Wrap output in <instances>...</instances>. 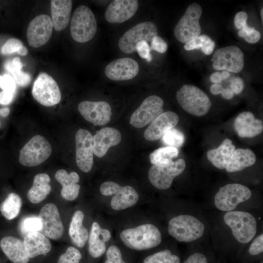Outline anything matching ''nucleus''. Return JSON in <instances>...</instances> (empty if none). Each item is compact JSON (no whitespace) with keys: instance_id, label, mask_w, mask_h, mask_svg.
I'll return each mask as SVG.
<instances>
[{"instance_id":"nucleus-8","label":"nucleus","mask_w":263,"mask_h":263,"mask_svg":"<svg viewBox=\"0 0 263 263\" xmlns=\"http://www.w3.org/2000/svg\"><path fill=\"white\" fill-rule=\"evenodd\" d=\"M186 166V162L183 158L167 164L153 165L149 170V181L157 189H168L173 179L184 171Z\"/></svg>"},{"instance_id":"nucleus-30","label":"nucleus","mask_w":263,"mask_h":263,"mask_svg":"<svg viewBox=\"0 0 263 263\" xmlns=\"http://www.w3.org/2000/svg\"><path fill=\"white\" fill-rule=\"evenodd\" d=\"M235 150V146L229 138H225L215 149L209 150L207 152L208 161L215 168L225 169L228 160Z\"/></svg>"},{"instance_id":"nucleus-16","label":"nucleus","mask_w":263,"mask_h":263,"mask_svg":"<svg viewBox=\"0 0 263 263\" xmlns=\"http://www.w3.org/2000/svg\"><path fill=\"white\" fill-rule=\"evenodd\" d=\"M51 18L41 14L29 23L27 30V39L30 46L38 48L46 44L50 38L53 31Z\"/></svg>"},{"instance_id":"nucleus-6","label":"nucleus","mask_w":263,"mask_h":263,"mask_svg":"<svg viewBox=\"0 0 263 263\" xmlns=\"http://www.w3.org/2000/svg\"><path fill=\"white\" fill-rule=\"evenodd\" d=\"M97 23L92 10L87 6L80 5L74 11L70 24L71 37L75 41L84 43L95 35Z\"/></svg>"},{"instance_id":"nucleus-42","label":"nucleus","mask_w":263,"mask_h":263,"mask_svg":"<svg viewBox=\"0 0 263 263\" xmlns=\"http://www.w3.org/2000/svg\"><path fill=\"white\" fill-rule=\"evenodd\" d=\"M105 253L104 263H128L124 260L120 249L115 245L109 246Z\"/></svg>"},{"instance_id":"nucleus-24","label":"nucleus","mask_w":263,"mask_h":263,"mask_svg":"<svg viewBox=\"0 0 263 263\" xmlns=\"http://www.w3.org/2000/svg\"><path fill=\"white\" fill-rule=\"evenodd\" d=\"M111 238V233L107 229L102 228L96 222L93 223L89 237L88 251L93 258L101 257L106 251L105 243Z\"/></svg>"},{"instance_id":"nucleus-34","label":"nucleus","mask_w":263,"mask_h":263,"mask_svg":"<svg viewBox=\"0 0 263 263\" xmlns=\"http://www.w3.org/2000/svg\"><path fill=\"white\" fill-rule=\"evenodd\" d=\"M23 65L19 57L14 58L12 60L7 61L4 65L5 69L11 74L16 84L20 87L28 86L32 79L29 74L21 71Z\"/></svg>"},{"instance_id":"nucleus-3","label":"nucleus","mask_w":263,"mask_h":263,"mask_svg":"<svg viewBox=\"0 0 263 263\" xmlns=\"http://www.w3.org/2000/svg\"><path fill=\"white\" fill-rule=\"evenodd\" d=\"M205 230L204 223L191 214L175 216L168 224L169 234L181 243H189L199 240L204 235Z\"/></svg>"},{"instance_id":"nucleus-1","label":"nucleus","mask_w":263,"mask_h":263,"mask_svg":"<svg viewBox=\"0 0 263 263\" xmlns=\"http://www.w3.org/2000/svg\"><path fill=\"white\" fill-rule=\"evenodd\" d=\"M120 238L129 248L144 251L155 248L162 242V235L155 225L146 224L122 231Z\"/></svg>"},{"instance_id":"nucleus-59","label":"nucleus","mask_w":263,"mask_h":263,"mask_svg":"<svg viewBox=\"0 0 263 263\" xmlns=\"http://www.w3.org/2000/svg\"><path fill=\"white\" fill-rule=\"evenodd\" d=\"M263 9L262 8L261 9V19H262V22H263Z\"/></svg>"},{"instance_id":"nucleus-9","label":"nucleus","mask_w":263,"mask_h":263,"mask_svg":"<svg viewBox=\"0 0 263 263\" xmlns=\"http://www.w3.org/2000/svg\"><path fill=\"white\" fill-rule=\"evenodd\" d=\"M157 34V28L154 23L142 22L128 30L121 36L118 42L119 48L124 53H133L136 51V46L138 42L151 41Z\"/></svg>"},{"instance_id":"nucleus-58","label":"nucleus","mask_w":263,"mask_h":263,"mask_svg":"<svg viewBox=\"0 0 263 263\" xmlns=\"http://www.w3.org/2000/svg\"><path fill=\"white\" fill-rule=\"evenodd\" d=\"M221 73L223 80L227 79L229 77L230 74V73L227 71L224 70Z\"/></svg>"},{"instance_id":"nucleus-18","label":"nucleus","mask_w":263,"mask_h":263,"mask_svg":"<svg viewBox=\"0 0 263 263\" xmlns=\"http://www.w3.org/2000/svg\"><path fill=\"white\" fill-rule=\"evenodd\" d=\"M78 110L86 120L95 125H105L111 120V107L105 101H83L78 104Z\"/></svg>"},{"instance_id":"nucleus-10","label":"nucleus","mask_w":263,"mask_h":263,"mask_svg":"<svg viewBox=\"0 0 263 263\" xmlns=\"http://www.w3.org/2000/svg\"><path fill=\"white\" fill-rule=\"evenodd\" d=\"M52 147L43 136H33L22 148L19 152V162L25 166H38L50 156Z\"/></svg>"},{"instance_id":"nucleus-46","label":"nucleus","mask_w":263,"mask_h":263,"mask_svg":"<svg viewBox=\"0 0 263 263\" xmlns=\"http://www.w3.org/2000/svg\"><path fill=\"white\" fill-rule=\"evenodd\" d=\"M136 51L139 56L150 62L152 60V56L150 53L151 50L148 43L145 41L138 42L136 46Z\"/></svg>"},{"instance_id":"nucleus-17","label":"nucleus","mask_w":263,"mask_h":263,"mask_svg":"<svg viewBox=\"0 0 263 263\" xmlns=\"http://www.w3.org/2000/svg\"><path fill=\"white\" fill-rule=\"evenodd\" d=\"M75 140L76 164L81 170L88 172L94 161L93 136L89 131L80 129L76 132Z\"/></svg>"},{"instance_id":"nucleus-37","label":"nucleus","mask_w":263,"mask_h":263,"mask_svg":"<svg viewBox=\"0 0 263 263\" xmlns=\"http://www.w3.org/2000/svg\"><path fill=\"white\" fill-rule=\"evenodd\" d=\"M182 260L178 254L166 248L146 256L142 263H181Z\"/></svg>"},{"instance_id":"nucleus-31","label":"nucleus","mask_w":263,"mask_h":263,"mask_svg":"<svg viewBox=\"0 0 263 263\" xmlns=\"http://www.w3.org/2000/svg\"><path fill=\"white\" fill-rule=\"evenodd\" d=\"M50 178L46 173H39L34 178L33 185L27 192L28 200L33 204L43 201L50 193Z\"/></svg>"},{"instance_id":"nucleus-33","label":"nucleus","mask_w":263,"mask_h":263,"mask_svg":"<svg viewBox=\"0 0 263 263\" xmlns=\"http://www.w3.org/2000/svg\"><path fill=\"white\" fill-rule=\"evenodd\" d=\"M249 243L246 251L240 252L236 257L240 263H256L262 259L263 233L256 235Z\"/></svg>"},{"instance_id":"nucleus-22","label":"nucleus","mask_w":263,"mask_h":263,"mask_svg":"<svg viewBox=\"0 0 263 263\" xmlns=\"http://www.w3.org/2000/svg\"><path fill=\"white\" fill-rule=\"evenodd\" d=\"M234 129L241 138H253L261 134L263 130V120L257 118L249 111L239 113L233 123Z\"/></svg>"},{"instance_id":"nucleus-51","label":"nucleus","mask_w":263,"mask_h":263,"mask_svg":"<svg viewBox=\"0 0 263 263\" xmlns=\"http://www.w3.org/2000/svg\"><path fill=\"white\" fill-rule=\"evenodd\" d=\"M215 46L214 41L209 36L205 35L204 45L201 48L203 52L207 55H209L213 52Z\"/></svg>"},{"instance_id":"nucleus-50","label":"nucleus","mask_w":263,"mask_h":263,"mask_svg":"<svg viewBox=\"0 0 263 263\" xmlns=\"http://www.w3.org/2000/svg\"><path fill=\"white\" fill-rule=\"evenodd\" d=\"M244 87V82L240 77H235L231 81L230 89L235 94H238L241 93Z\"/></svg>"},{"instance_id":"nucleus-41","label":"nucleus","mask_w":263,"mask_h":263,"mask_svg":"<svg viewBox=\"0 0 263 263\" xmlns=\"http://www.w3.org/2000/svg\"><path fill=\"white\" fill-rule=\"evenodd\" d=\"M81 259L80 252L75 247L69 246L66 252L60 256L58 263H79Z\"/></svg>"},{"instance_id":"nucleus-14","label":"nucleus","mask_w":263,"mask_h":263,"mask_svg":"<svg viewBox=\"0 0 263 263\" xmlns=\"http://www.w3.org/2000/svg\"><path fill=\"white\" fill-rule=\"evenodd\" d=\"M164 101L156 95L146 98L141 105L132 113L130 123L137 128L150 124L163 113Z\"/></svg>"},{"instance_id":"nucleus-52","label":"nucleus","mask_w":263,"mask_h":263,"mask_svg":"<svg viewBox=\"0 0 263 263\" xmlns=\"http://www.w3.org/2000/svg\"><path fill=\"white\" fill-rule=\"evenodd\" d=\"M15 93L2 91L0 92V104L8 105L13 100Z\"/></svg>"},{"instance_id":"nucleus-48","label":"nucleus","mask_w":263,"mask_h":263,"mask_svg":"<svg viewBox=\"0 0 263 263\" xmlns=\"http://www.w3.org/2000/svg\"><path fill=\"white\" fill-rule=\"evenodd\" d=\"M205 35H202L194 38L185 43L184 48L187 51L199 49L203 46Z\"/></svg>"},{"instance_id":"nucleus-21","label":"nucleus","mask_w":263,"mask_h":263,"mask_svg":"<svg viewBox=\"0 0 263 263\" xmlns=\"http://www.w3.org/2000/svg\"><path fill=\"white\" fill-rule=\"evenodd\" d=\"M179 116L172 111L163 112L149 125L144 133L145 138L153 141L160 139L178 123Z\"/></svg>"},{"instance_id":"nucleus-36","label":"nucleus","mask_w":263,"mask_h":263,"mask_svg":"<svg viewBox=\"0 0 263 263\" xmlns=\"http://www.w3.org/2000/svg\"><path fill=\"white\" fill-rule=\"evenodd\" d=\"M178 149L172 147H163L155 150L150 155L151 164L153 165L167 164L178 156Z\"/></svg>"},{"instance_id":"nucleus-27","label":"nucleus","mask_w":263,"mask_h":263,"mask_svg":"<svg viewBox=\"0 0 263 263\" xmlns=\"http://www.w3.org/2000/svg\"><path fill=\"white\" fill-rule=\"evenodd\" d=\"M72 8L70 0H53L51 1L52 21L54 29L58 32L68 25Z\"/></svg>"},{"instance_id":"nucleus-25","label":"nucleus","mask_w":263,"mask_h":263,"mask_svg":"<svg viewBox=\"0 0 263 263\" xmlns=\"http://www.w3.org/2000/svg\"><path fill=\"white\" fill-rule=\"evenodd\" d=\"M56 179L62 185L60 194L66 200L73 201L78 197L80 186L78 174L74 171L68 173L64 169H59L55 174Z\"/></svg>"},{"instance_id":"nucleus-2","label":"nucleus","mask_w":263,"mask_h":263,"mask_svg":"<svg viewBox=\"0 0 263 263\" xmlns=\"http://www.w3.org/2000/svg\"><path fill=\"white\" fill-rule=\"evenodd\" d=\"M223 221L231 230L235 240L241 244H248L257 234V221L250 212L242 210L225 212Z\"/></svg>"},{"instance_id":"nucleus-19","label":"nucleus","mask_w":263,"mask_h":263,"mask_svg":"<svg viewBox=\"0 0 263 263\" xmlns=\"http://www.w3.org/2000/svg\"><path fill=\"white\" fill-rule=\"evenodd\" d=\"M139 71L138 62L130 57H123L113 60L106 67V76L116 81L128 80L135 77Z\"/></svg>"},{"instance_id":"nucleus-32","label":"nucleus","mask_w":263,"mask_h":263,"mask_svg":"<svg viewBox=\"0 0 263 263\" xmlns=\"http://www.w3.org/2000/svg\"><path fill=\"white\" fill-rule=\"evenodd\" d=\"M83 219V212L76 211L72 217L69 229V234L72 242L80 248L84 247L89 237L88 230L82 224Z\"/></svg>"},{"instance_id":"nucleus-13","label":"nucleus","mask_w":263,"mask_h":263,"mask_svg":"<svg viewBox=\"0 0 263 263\" xmlns=\"http://www.w3.org/2000/svg\"><path fill=\"white\" fill-rule=\"evenodd\" d=\"M210 61L215 70L237 73L244 67V55L237 46H228L216 50Z\"/></svg>"},{"instance_id":"nucleus-7","label":"nucleus","mask_w":263,"mask_h":263,"mask_svg":"<svg viewBox=\"0 0 263 263\" xmlns=\"http://www.w3.org/2000/svg\"><path fill=\"white\" fill-rule=\"evenodd\" d=\"M202 14V8L197 3L193 2L187 7L174 27V34L177 40L186 43L199 36L201 32L199 19Z\"/></svg>"},{"instance_id":"nucleus-12","label":"nucleus","mask_w":263,"mask_h":263,"mask_svg":"<svg viewBox=\"0 0 263 263\" xmlns=\"http://www.w3.org/2000/svg\"><path fill=\"white\" fill-rule=\"evenodd\" d=\"M32 94L41 105L51 107L58 104L61 99V93L54 79L46 73H41L35 81Z\"/></svg>"},{"instance_id":"nucleus-56","label":"nucleus","mask_w":263,"mask_h":263,"mask_svg":"<svg viewBox=\"0 0 263 263\" xmlns=\"http://www.w3.org/2000/svg\"><path fill=\"white\" fill-rule=\"evenodd\" d=\"M10 113V109L7 107L0 109V114L3 117L7 116Z\"/></svg>"},{"instance_id":"nucleus-43","label":"nucleus","mask_w":263,"mask_h":263,"mask_svg":"<svg viewBox=\"0 0 263 263\" xmlns=\"http://www.w3.org/2000/svg\"><path fill=\"white\" fill-rule=\"evenodd\" d=\"M238 35L244 38L246 41L250 43H255L261 38V34L253 27H250L247 25L240 30Z\"/></svg>"},{"instance_id":"nucleus-29","label":"nucleus","mask_w":263,"mask_h":263,"mask_svg":"<svg viewBox=\"0 0 263 263\" xmlns=\"http://www.w3.org/2000/svg\"><path fill=\"white\" fill-rule=\"evenodd\" d=\"M256 161V155L251 150L238 148L230 156L225 169L229 173L240 171L252 166Z\"/></svg>"},{"instance_id":"nucleus-60","label":"nucleus","mask_w":263,"mask_h":263,"mask_svg":"<svg viewBox=\"0 0 263 263\" xmlns=\"http://www.w3.org/2000/svg\"><path fill=\"white\" fill-rule=\"evenodd\" d=\"M263 263V259L260 260L258 262V263Z\"/></svg>"},{"instance_id":"nucleus-35","label":"nucleus","mask_w":263,"mask_h":263,"mask_svg":"<svg viewBox=\"0 0 263 263\" xmlns=\"http://www.w3.org/2000/svg\"><path fill=\"white\" fill-rule=\"evenodd\" d=\"M22 205V200L19 195L10 193L0 204V211L1 214L7 220H12L19 214Z\"/></svg>"},{"instance_id":"nucleus-39","label":"nucleus","mask_w":263,"mask_h":263,"mask_svg":"<svg viewBox=\"0 0 263 263\" xmlns=\"http://www.w3.org/2000/svg\"><path fill=\"white\" fill-rule=\"evenodd\" d=\"M162 141L168 146L178 149L183 145L185 137L181 131L173 128L162 136Z\"/></svg>"},{"instance_id":"nucleus-15","label":"nucleus","mask_w":263,"mask_h":263,"mask_svg":"<svg viewBox=\"0 0 263 263\" xmlns=\"http://www.w3.org/2000/svg\"><path fill=\"white\" fill-rule=\"evenodd\" d=\"M38 217L41 224L40 233L55 240L62 237L64 227L57 207L54 204L45 205L41 208Z\"/></svg>"},{"instance_id":"nucleus-45","label":"nucleus","mask_w":263,"mask_h":263,"mask_svg":"<svg viewBox=\"0 0 263 263\" xmlns=\"http://www.w3.org/2000/svg\"><path fill=\"white\" fill-rule=\"evenodd\" d=\"M0 88L3 91L16 93V84L11 75L8 74L0 75Z\"/></svg>"},{"instance_id":"nucleus-5","label":"nucleus","mask_w":263,"mask_h":263,"mask_svg":"<svg viewBox=\"0 0 263 263\" xmlns=\"http://www.w3.org/2000/svg\"><path fill=\"white\" fill-rule=\"evenodd\" d=\"M252 192L245 185L229 183L220 187L214 197L216 208L222 211L234 210L240 204L249 200Z\"/></svg>"},{"instance_id":"nucleus-57","label":"nucleus","mask_w":263,"mask_h":263,"mask_svg":"<svg viewBox=\"0 0 263 263\" xmlns=\"http://www.w3.org/2000/svg\"><path fill=\"white\" fill-rule=\"evenodd\" d=\"M17 53L21 56H25L27 55L28 53V51L27 48L24 47V46H22L17 52Z\"/></svg>"},{"instance_id":"nucleus-38","label":"nucleus","mask_w":263,"mask_h":263,"mask_svg":"<svg viewBox=\"0 0 263 263\" xmlns=\"http://www.w3.org/2000/svg\"><path fill=\"white\" fill-rule=\"evenodd\" d=\"M181 263H218L214 256L203 249H196L191 251L182 260Z\"/></svg>"},{"instance_id":"nucleus-26","label":"nucleus","mask_w":263,"mask_h":263,"mask_svg":"<svg viewBox=\"0 0 263 263\" xmlns=\"http://www.w3.org/2000/svg\"><path fill=\"white\" fill-rule=\"evenodd\" d=\"M23 243L29 258L38 255H46L51 250L52 245L47 237L40 232L28 234L24 237Z\"/></svg>"},{"instance_id":"nucleus-20","label":"nucleus","mask_w":263,"mask_h":263,"mask_svg":"<svg viewBox=\"0 0 263 263\" xmlns=\"http://www.w3.org/2000/svg\"><path fill=\"white\" fill-rule=\"evenodd\" d=\"M137 0H114L108 6L105 18L109 23H122L131 18L138 8Z\"/></svg>"},{"instance_id":"nucleus-55","label":"nucleus","mask_w":263,"mask_h":263,"mask_svg":"<svg viewBox=\"0 0 263 263\" xmlns=\"http://www.w3.org/2000/svg\"><path fill=\"white\" fill-rule=\"evenodd\" d=\"M221 95L224 98L227 100H230L233 97L234 93L230 88H227L224 89L221 93Z\"/></svg>"},{"instance_id":"nucleus-47","label":"nucleus","mask_w":263,"mask_h":263,"mask_svg":"<svg viewBox=\"0 0 263 263\" xmlns=\"http://www.w3.org/2000/svg\"><path fill=\"white\" fill-rule=\"evenodd\" d=\"M150 50H155L160 53H165L168 49L166 42L160 37H154L150 41Z\"/></svg>"},{"instance_id":"nucleus-54","label":"nucleus","mask_w":263,"mask_h":263,"mask_svg":"<svg viewBox=\"0 0 263 263\" xmlns=\"http://www.w3.org/2000/svg\"><path fill=\"white\" fill-rule=\"evenodd\" d=\"M210 80L214 83H220L223 80L221 73L219 72L213 73L210 76Z\"/></svg>"},{"instance_id":"nucleus-40","label":"nucleus","mask_w":263,"mask_h":263,"mask_svg":"<svg viewBox=\"0 0 263 263\" xmlns=\"http://www.w3.org/2000/svg\"><path fill=\"white\" fill-rule=\"evenodd\" d=\"M41 224L39 218L32 216L24 219L20 223V230L24 237L29 233L39 232Z\"/></svg>"},{"instance_id":"nucleus-49","label":"nucleus","mask_w":263,"mask_h":263,"mask_svg":"<svg viewBox=\"0 0 263 263\" xmlns=\"http://www.w3.org/2000/svg\"><path fill=\"white\" fill-rule=\"evenodd\" d=\"M247 14L244 11H240L238 12L234 18V22L236 28L238 29L241 30L244 27L246 26Z\"/></svg>"},{"instance_id":"nucleus-11","label":"nucleus","mask_w":263,"mask_h":263,"mask_svg":"<svg viewBox=\"0 0 263 263\" xmlns=\"http://www.w3.org/2000/svg\"><path fill=\"white\" fill-rule=\"evenodd\" d=\"M101 193L104 196H112V208L121 210L132 207L136 204L139 195L136 190L130 186H121L118 184L107 181L101 184Z\"/></svg>"},{"instance_id":"nucleus-53","label":"nucleus","mask_w":263,"mask_h":263,"mask_svg":"<svg viewBox=\"0 0 263 263\" xmlns=\"http://www.w3.org/2000/svg\"><path fill=\"white\" fill-rule=\"evenodd\" d=\"M225 88L220 84L214 83L210 87V92L214 95H217L221 94Z\"/></svg>"},{"instance_id":"nucleus-23","label":"nucleus","mask_w":263,"mask_h":263,"mask_svg":"<svg viewBox=\"0 0 263 263\" xmlns=\"http://www.w3.org/2000/svg\"><path fill=\"white\" fill-rule=\"evenodd\" d=\"M94 153L98 157H103L111 147L116 146L121 140V134L117 129L102 128L93 136Z\"/></svg>"},{"instance_id":"nucleus-4","label":"nucleus","mask_w":263,"mask_h":263,"mask_svg":"<svg viewBox=\"0 0 263 263\" xmlns=\"http://www.w3.org/2000/svg\"><path fill=\"white\" fill-rule=\"evenodd\" d=\"M176 98L185 112L196 117L207 114L212 106L208 95L193 85H184L176 92Z\"/></svg>"},{"instance_id":"nucleus-44","label":"nucleus","mask_w":263,"mask_h":263,"mask_svg":"<svg viewBox=\"0 0 263 263\" xmlns=\"http://www.w3.org/2000/svg\"><path fill=\"white\" fill-rule=\"evenodd\" d=\"M23 46L22 42L15 38L9 39L2 46L0 53L2 55H9L17 52Z\"/></svg>"},{"instance_id":"nucleus-28","label":"nucleus","mask_w":263,"mask_h":263,"mask_svg":"<svg viewBox=\"0 0 263 263\" xmlns=\"http://www.w3.org/2000/svg\"><path fill=\"white\" fill-rule=\"evenodd\" d=\"M1 248L14 263H27L29 258L27 255L23 242L14 237L6 236L0 241Z\"/></svg>"}]
</instances>
